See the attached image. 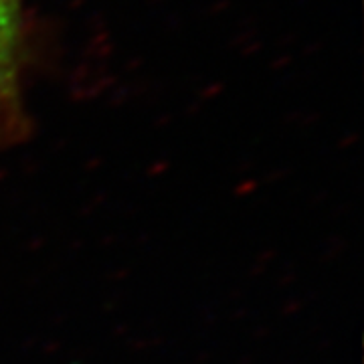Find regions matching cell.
Returning <instances> with one entry per match:
<instances>
[{
	"instance_id": "6da1fadb",
	"label": "cell",
	"mask_w": 364,
	"mask_h": 364,
	"mask_svg": "<svg viewBox=\"0 0 364 364\" xmlns=\"http://www.w3.org/2000/svg\"><path fill=\"white\" fill-rule=\"evenodd\" d=\"M23 4L0 0V146L25 140L28 130L21 93Z\"/></svg>"
}]
</instances>
